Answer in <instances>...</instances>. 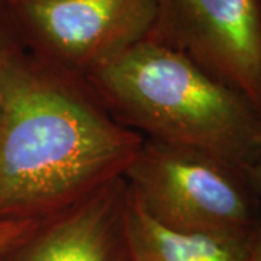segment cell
<instances>
[{"label":"cell","instance_id":"ba28073f","mask_svg":"<svg viewBox=\"0 0 261 261\" xmlns=\"http://www.w3.org/2000/svg\"><path fill=\"white\" fill-rule=\"evenodd\" d=\"M42 221H3L0 219V260L25 240Z\"/></svg>","mask_w":261,"mask_h":261},{"label":"cell","instance_id":"8992f818","mask_svg":"<svg viewBox=\"0 0 261 261\" xmlns=\"http://www.w3.org/2000/svg\"><path fill=\"white\" fill-rule=\"evenodd\" d=\"M123 177L44 219L0 261H116L123 243Z\"/></svg>","mask_w":261,"mask_h":261},{"label":"cell","instance_id":"7a4b0ae2","mask_svg":"<svg viewBox=\"0 0 261 261\" xmlns=\"http://www.w3.org/2000/svg\"><path fill=\"white\" fill-rule=\"evenodd\" d=\"M84 82L118 121L147 140L202 149L245 171L260 160V109L151 38Z\"/></svg>","mask_w":261,"mask_h":261},{"label":"cell","instance_id":"52a82bcc","mask_svg":"<svg viewBox=\"0 0 261 261\" xmlns=\"http://www.w3.org/2000/svg\"><path fill=\"white\" fill-rule=\"evenodd\" d=\"M122 231L130 261H250L251 232H186L159 224L126 190Z\"/></svg>","mask_w":261,"mask_h":261},{"label":"cell","instance_id":"3957f363","mask_svg":"<svg viewBox=\"0 0 261 261\" xmlns=\"http://www.w3.org/2000/svg\"><path fill=\"white\" fill-rule=\"evenodd\" d=\"M123 181L145 214L176 231L251 232L261 216L248 173L202 149L144 138Z\"/></svg>","mask_w":261,"mask_h":261},{"label":"cell","instance_id":"5b68a950","mask_svg":"<svg viewBox=\"0 0 261 261\" xmlns=\"http://www.w3.org/2000/svg\"><path fill=\"white\" fill-rule=\"evenodd\" d=\"M149 38L181 53L261 111V0H157Z\"/></svg>","mask_w":261,"mask_h":261},{"label":"cell","instance_id":"9c48e42d","mask_svg":"<svg viewBox=\"0 0 261 261\" xmlns=\"http://www.w3.org/2000/svg\"><path fill=\"white\" fill-rule=\"evenodd\" d=\"M19 47L20 44L10 25V20L6 13V6L3 2H0V83H2V74H3L5 65L8 63L9 57L12 56V53Z\"/></svg>","mask_w":261,"mask_h":261},{"label":"cell","instance_id":"6da1fadb","mask_svg":"<svg viewBox=\"0 0 261 261\" xmlns=\"http://www.w3.org/2000/svg\"><path fill=\"white\" fill-rule=\"evenodd\" d=\"M144 137L22 47L0 83V219L44 221L123 177Z\"/></svg>","mask_w":261,"mask_h":261},{"label":"cell","instance_id":"8fae6325","mask_svg":"<svg viewBox=\"0 0 261 261\" xmlns=\"http://www.w3.org/2000/svg\"><path fill=\"white\" fill-rule=\"evenodd\" d=\"M247 173H248L252 189H254L255 195L258 196V199H260L261 202V157Z\"/></svg>","mask_w":261,"mask_h":261},{"label":"cell","instance_id":"277c9868","mask_svg":"<svg viewBox=\"0 0 261 261\" xmlns=\"http://www.w3.org/2000/svg\"><path fill=\"white\" fill-rule=\"evenodd\" d=\"M20 47L64 74L86 80L148 39L157 0H8Z\"/></svg>","mask_w":261,"mask_h":261},{"label":"cell","instance_id":"7c38bea8","mask_svg":"<svg viewBox=\"0 0 261 261\" xmlns=\"http://www.w3.org/2000/svg\"><path fill=\"white\" fill-rule=\"evenodd\" d=\"M0 2H3V3H5V2H8V0H0Z\"/></svg>","mask_w":261,"mask_h":261},{"label":"cell","instance_id":"30bf717a","mask_svg":"<svg viewBox=\"0 0 261 261\" xmlns=\"http://www.w3.org/2000/svg\"><path fill=\"white\" fill-rule=\"evenodd\" d=\"M250 261H261V216L252 232Z\"/></svg>","mask_w":261,"mask_h":261}]
</instances>
